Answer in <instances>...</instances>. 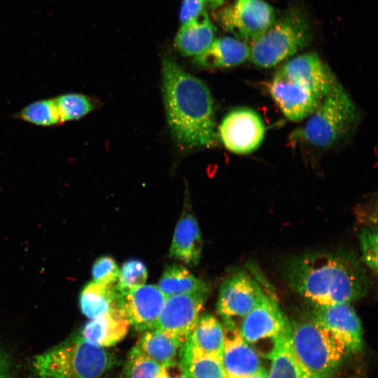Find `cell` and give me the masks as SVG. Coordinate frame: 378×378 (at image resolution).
<instances>
[{"label": "cell", "mask_w": 378, "mask_h": 378, "mask_svg": "<svg viewBox=\"0 0 378 378\" xmlns=\"http://www.w3.org/2000/svg\"><path fill=\"white\" fill-rule=\"evenodd\" d=\"M118 363L113 354L80 335L36 356L32 367L40 378H99Z\"/></svg>", "instance_id": "cell-3"}, {"label": "cell", "mask_w": 378, "mask_h": 378, "mask_svg": "<svg viewBox=\"0 0 378 378\" xmlns=\"http://www.w3.org/2000/svg\"><path fill=\"white\" fill-rule=\"evenodd\" d=\"M182 358L190 378H226L221 358L205 354L188 342L184 345Z\"/></svg>", "instance_id": "cell-27"}, {"label": "cell", "mask_w": 378, "mask_h": 378, "mask_svg": "<svg viewBox=\"0 0 378 378\" xmlns=\"http://www.w3.org/2000/svg\"><path fill=\"white\" fill-rule=\"evenodd\" d=\"M363 260L377 273V227H365L360 234Z\"/></svg>", "instance_id": "cell-30"}, {"label": "cell", "mask_w": 378, "mask_h": 378, "mask_svg": "<svg viewBox=\"0 0 378 378\" xmlns=\"http://www.w3.org/2000/svg\"><path fill=\"white\" fill-rule=\"evenodd\" d=\"M263 293L258 284L244 272L226 279L220 285L216 304L225 326H235L237 320L241 321L258 304Z\"/></svg>", "instance_id": "cell-10"}, {"label": "cell", "mask_w": 378, "mask_h": 378, "mask_svg": "<svg viewBox=\"0 0 378 378\" xmlns=\"http://www.w3.org/2000/svg\"><path fill=\"white\" fill-rule=\"evenodd\" d=\"M98 106L94 98L69 92L34 101L18 111L14 118L39 127H54L80 120Z\"/></svg>", "instance_id": "cell-7"}, {"label": "cell", "mask_w": 378, "mask_h": 378, "mask_svg": "<svg viewBox=\"0 0 378 378\" xmlns=\"http://www.w3.org/2000/svg\"><path fill=\"white\" fill-rule=\"evenodd\" d=\"M130 326V321L120 304L90 319L82 328L80 336L91 344L110 347L124 339Z\"/></svg>", "instance_id": "cell-18"}, {"label": "cell", "mask_w": 378, "mask_h": 378, "mask_svg": "<svg viewBox=\"0 0 378 378\" xmlns=\"http://www.w3.org/2000/svg\"><path fill=\"white\" fill-rule=\"evenodd\" d=\"M288 286L313 305L350 303L363 297L368 278L358 260L346 253H313L290 260Z\"/></svg>", "instance_id": "cell-2"}, {"label": "cell", "mask_w": 378, "mask_h": 378, "mask_svg": "<svg viewBox=\"0 0 378 378\" xmlns=\"http://www.w3.org/2000/svg\"><path fill=\"white\" fill-rule=\"evenodd\" d=\"M120 302L121 295L115 284H106L92 281L83 287L79 297L80 311L90 319L120 306Z\"/></svg>", "instance_id": "cell-24"}, {"label": "cell", "mask_w": 378, "mask_h": 378, "mask_svg": "<svg viewBox=\"0 0 378 378\" xmlns=\"http://www.w3.org/2000/svg\"><path fill=\"white\" fill-rule=\"evenodd\" d=\"M289 325L276 300L265 293L258 304L241 321L239 328L241 337L253 343L265 339L273 340Z\"/></svg>", "instance_id": "cell-13"}, {"label": "cell", "mask_w": 378, "mask_h": 378, "mask_svg": "<svg viewBox=\"0 0 378 378\" xmlns=\"http://www.w3.org/2000/svg\"><path fill=\"white\" fill-rule=\"evenodd\" d=\"M0 378H13L11 360L7 352L0 346Z\"/></svg>", "instance_id": "cell-34"}, {"label": "cell", "mask_w": 378, "mask_h": 378, "mask_svg": "<svg viewBox=\"0 0 378 378\" xmlns=\"http://www.w3.org/2000/svg\"><path fill=\"white\" fill-rule=\"evenodd\" d=\"M205 0H183L179 19L181 24L198 16L206 8Z\"/></svg>", "instance_id": "cell-32"}, {"label": "cell", "mask_w": 378, "mask_h": 378, "mask_svg": "<svg viewBox=\"0 0 378 378\" xmlns=\"http://www.w3.org/2000/svg\"><path fill=\"white\" fill-rule=\"evenodd\" d=\"M223 146L237 154L255 150L265 135V126L260 115L248 108H239L226 114L218 131Z\"/></svg>", "instance_id": "cell-9"}, {"label": "cell", "mask_w": 378, "mask_h": 378, "mask_svg": "<svg viewBox=\"0 0 378 378\" xmlns=\"http://www.w3.org/2000/svg\"><path fill=\"white\" fill-rule=\"evenodd\" d=\"M312 316L340 338L349 352L361 351L363 345V328L350 303L314 305Z\"/></svg>", "instance_id": "cell-14"}, {"label": "cell", "mask_w": 378, "mask_h": 378, "mask_svg": "<svg viewBox=\"0 0 378 378\" xmlns=\"http://www.w3.org/2000/svg\"><path fill=\"white\" fill-rule=\"evenodd\" d=\"M148 270L145 264L136 259L123 263L120 269L116 288L121 295L131 293L146 284Z\"/></svg>", "instance_id": "cell-28"}, {"label": "cell", "mask_w": 378, "mask_h": 378, "mask_svg": "<svg viewBox=\"0 0 378 378\" xmlns=\"http://www.w3.org/2000/svg\"><path fill=\"white\" fill-rule=\"evenodd\" d=\"M270 92L284 116L294 122L309 117L321 101L288 78L279 69L270 83Z\"/></svg>", "instance_id": "cell-15"}, {"label": "cell", "mask_w": 378, "mask_h": 378, "mask_svg": "<svg viewBox=\"0 0 378 378\" xmlns=\"http://www.w3.org/2000/svg\"><path fill=\"white\" fill-rule=\"evenodd\" d=\"M120 269L113 258L102 256L96 260L92 270L93 281L95 282L114 284H116Z\"/></svg>", "instance_id": "cell-31"}, {"label": "cell", "mask_w": 378, "mask_h": 378, "mask_svg": "<svg viewBox=\"0 0 378 378\" xmlns=\"http://www.w3.org/2000/svg\"><path fill=\"white\" fill-rule=\"evenodd\" d=\"M162 366L133 346L124 368L125 378H157Z\"/></svg>", "instance_id": "cell-29"}, {"label": "cell", "mask_w": 378, "mask_h": 378, "mask_svg": "<svg viewBox=\"0 0 378 378\" xmlns=\"http://www.w3.org/2000/svg\"><path fill=\"white\" fill-rule=\"evenodd\" d=\"M157 378H190L186 370L181 362H177L162 368Z\"/></svg>", "instance_id": "cell-33"}, {"label": "cell", "mask_w": 378, "mask_h": 378, "mask_svg": "<svg viewBox=\"0 0 378 378\" xmlns=\"http://www.w3.org/2000/svg\"><path fill=\"white\" fill-rule=\"evenodd\" d=\"M208 293H195L167 297L155 329L186 342L200 318Z\"/></svg>", "instance_id": "cell-11"}, {"label": "cell", "mask_w": 378, "mask_h": 378, "mask_svg": "<svg viewBox=\"0 0 378 378\" xmlns=\"http://www.w3.org/2000/svg\"><path fill=\"white\" fill-rule=\"evenodd\" d=\"M289 323L293 353L309 377L332 376L349 353L345 344L312 315Z\"/></svg>", "instance_id": "cell-4"}, {"label": "cell", "mask_w": 378, "mask_h": 378, "mask_svg": "<svg viewBox=\"0 0 378 378\" xmlns=\"http://www.w3.org/2000/svg\"><path fill=\"white\" fill-rule=\"evenodd\" d=\"M222 363L226 378L249 377L262 369L258 354L235 326H225L224 328Z\"/></svg>", "instance_id": "cell-17"}, {"label": "cell", "mask_w": 378, "mask_h": 378, "mask_svg": "<svg viewBox=\"0 0 378 378\" xmlns=\"http://www.w3.org/2000/svg\"><path fill=\"white\" fill-rule=\"evenodd\" d=\"M188 343L201 351L222 358L224 345V328L212 315L200 316L188 339Z\"/></svg>", "instance_id": "cell-25"}, {"label": "cell", "mask_w": 378, "mask_h": 378, "mask_svg": "<svg viewBox=\"0 0 378 378\" xmlns=\"http://www.w3.org/2000/svg\"><path fill=\"white\" fill-rule=\"evenodd\" d=\"M167 296L157 286L144 285L121 295V307L132 326L138 331L155 329Z\"/></svg>", "instance_id": "cell-16"}, {"label": "cell", "mask_w": 378, "mask_h": 378, "mask_svg": "<svg viewBox=\"0 0 378 378\" xmlns=\"http://www.w3.org/2000/svg\"><path fill=\"white\" fill-rule=\"evenodd\" d=\"M158 288L167 296L195 293H209V286L188 269L178 265L167 267L162 273Z\"/></svg>", "instance_id": "cell-26"}, {"label": "cell", "mask_w": 378, "mask_h": 378, "mask_svg": "<svg viewBox=\"0 0 378 378\" xmlns=\"http://www.w3.org/2000/svg\"><path fill=\"white\" fill-rule=\"evenodd\" d=\"M242 378H267V372L265 369H261L257 373L246 377Z\"/></svg>", "instance_id": "cell-36"}, {"label": "cell", "mask_w": 378, "mask_h": 378, "mask_svg": "<svg viewBox=\"0 0 378 378\" xmlns=\"http://www.w3.org/2000/svg\"><path fill=\"white\" fill-rule=\"evenodd\" d=\"M358 118L356 107L339 83L320 102L306 122L302 135L312 145L328 148L353 129Z\"/></svg>", "instance_id": "cell-6"}, {"label": "cell", "mask_w": 378, "mask_h": 378, "mask_svg": "<svg viewBox=\"0 0 378 378\" xmlns=\"http://www.w3.org/2000/svg\"><path fill=\"white\" fill-rule=\"evenodd\" d=\"M206 5L211 9H217L223 4L224 0H205Z\"/></svg>", "instance_id": "cell-35"}, {"label": "cell", "mask_w": 378, "mask_h": 378, "mask_svg": "<svg viewBox=\"0 0 378 378\" xmlns=\"http://www.w3.org/2000/svg\"><path fill=\"white\" fill-rule=\"evenodd\" d=\"M311 28L305 15L287 11L249 44L250 61L262 68H272L296 55L311 41Z\"/></svg>", "instance_id": "cell-5"}, {"label": "cell", "mask_w": 378, "mask_h": 378, "mask_svg": "<svg viewBox=\"0 0 378 378\" xmlns=\"http://www.w3.org/2000/svg\"><path fill=\"white\" fill-rule=\"evenodd\" d=\"M279 70L288 78L321 99L338 83L330 68L315 52L297 55Z\"/></svg>", "instance_id": "cell-12"}, {"label": "cell", "mask_w": 378, "mask_h": 378, "mask_svg": "<svg viewBox=\"0 0 378 378\" xmlns=\"http://www.w3.org/2000/svg\"><path fill=\"white\" fill-rule=\"evenodd\" d=\"M249 55L248 43L233 36H223L214 38L204 52L194 57V62L206 69L229 68L246 62Z\"/></svg>", "instance_id": "cell-20"}, {"label": "cell", "mask_w": 378, "mask_h": 378, "mask_svg": "<svg viewBox=\"0 0 378 378\" xmlns=\"http://www.w3.org/2000/svg\"><path fill=\"white\" fill-rule=\"evenodd\" d=\"M215 33L216 28L205 9L196 18L181 24L174 45L182 55L195 57L209 48Z\"/></svg>", "instance_id": "cell-21"}, {"label": "cell", "mask_w": 378, "mask_h": 378, "mask_svg": "<svg viewBox=\"0 0 378 378\" xmlns=\"http://www.w3.org/2000/svg\"><path fill=\"white\" fill-rule=\"evenodd\" d=\"M186 343L170 333L152 329L145 331L134 346L164 366L177 362L182 363Z\"/></svg>", "instance_id": "cell-22"}, {"label": "cell", "mask_w": 378, "mask_h": 378, "mask_svg": "<svg viewBox=\"0 0 378 378\" xmlns=\"http://www.w3.org/2000/svg\"><path fill=\"white\" fill-rule=\"evenodd\" d=\"M162 85L172 134L183 150L216 146L214 99L207 85L172 57L162 60Z\"/></svg>", "instance_id": "cell-1"}, {"label": "cell", "mask_w": 378, "mask_h": 378, "mask_svg": "<svg viewBox=\"0 0 378 378\" xmlns=\"http://www.w3.org/2000/svg\"><path fill=\"white\" fill-rule=\"evenodd\" d=\"M271 365L267 378H311L296 358L290 343L288 326L272 340L268 354Z\"/></svg>", "instance_id": "cell-23"}, {"label": "cell", "mask_w": 378, "mask_h": 378, "mask_svg": "<svg viewBox=\"0 0 378 378\" xmlns=\"http://www.w3.org/2000/svg\"><path fill=\"white\" fill-rule=\"evenodd\" d=\"M276 17L275 8L263 0H236L217 13L222 28L248 44L259 37Z\"/></svg>", "instance_id": "cell-8"}, {"label": "cell", "mask_w": 378, "mask_h": 378, "mask_svg": "<svg viewBox=\"0 0 378 378\" xmlns=\"http://www.w3.org/2000/svg\"><path fill=\"white\" fill-rule=\"evenodd\" d=\"M203 247L202 236L194 216L183 211L176 226L169 255L190 266L197 265Z\"/></svg>", "instance_id": "cell-19"}]
</instances>
